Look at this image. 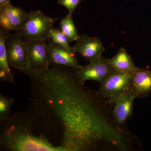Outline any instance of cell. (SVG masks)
<instances>
[{
  "label": "cell",
  "mask_w": 151,
  "mask_h": 151,
  "mask_svg": "<svg viewBox=\"0 0 151 151\" xmlns=\"http://www.w3.org/2000/svg\"><path fill=\"white\" fill-rule=\"evenodd\" d=\"M14 102V99L0 94V120L6 122L10 119L11 107Z\"/></svg>",
  "instance_id": "e0dca14e"
},
{
  "label": "cell",
  "mask_w": 151,
  "mask_h": 151,
  "mask_svg": "<svg viewBox=\"0 0 151 151\" xmlns=\"http://www.w3.org/2000/svg\"><path fill=\"white\" fill-rule=\"evenodd\" d=\"M2 148L10 151H63L45 138L35 136L29 126L10 123L2 130L0 137Z\"/></svg>",
  "instance_id": "7a4b0ae2"
},
{
  "label": "cell",
  "mask_w": 151,
  "mask_h": 151,
  "mask_svg": "<svg viewBox=\"0 0 151 151\" xmlns=\"http://www.w3.org/2000/svg\"><path fill=\"white\" fill-rule=\"evenodd\" d=\"M136 98L131 92H126L110 102L114 104L113 116L118 124H124L132 116L134 100Z\"/></svg>",
  "instance_id": "8fae6325"
},
{
  "label": "cell",
  "mask_w": 151,
  "mask_h": 151,
  "mask_svg": "<svg viewBox=\"0 0 151 151\" xmlns=\"http://www.w3.org/2000/svg\"><path fill=\"white\" fill-rule=\"evenodd\" d=\"M72 49L74 53H79L86 60L89 61L103 55L105 50V47L100 38L89 36L86 34L79 35Z\"/></svg>",
  "instance_id": "ba28073f"
},
{
  "label": "cell",
  "mask_w": 151,
  "mask_h": 151,
  "mask_svg": "<svg viewBox=\"0 0 151 151\" xmlns=\"http://www.w3.org/2000/svg\"><path fill=\"white\" fill-rule=\"evenodd\" d=\"M48 40L59 45L68 51L74 52L72 50V47L69 45L70 42L67 37L60 29L53 28L50 32Z\"/></svg>",
  "instance_id": "2e32d148"
},
{
  "label": "cell",
  "mask_w": 151,
  "mask_h": 151,
  "mask_svg": "<svg viewBox=\"0 0 151 151\" xmlns=\"http://www.w3.org/2000/svg\"><path fill=\"white\" fill-rule=\"evenodd\" d=\"M9 3H10V0H0V7L3 6Z\"/></svg>",
  "instance_id": "d6986e66"
},
{
  "label": "cell",
  "mask_w": 151,
  "mask_h": 151,
  "mask_svg": "<svg viewBox=\"0 0 151 151\" xmlns=\"http://www.w3.org/2000/svg\"><path fill=\"white\" fill-rule=\"evenodd\" d=\"M130 91L136 98L148 96L151 93V70L138 67L132 73Z\"/></svg>",
  "instance_id": "7c38bea8"
},
{
  "label": "cell",
  "mask_w": 151,
  "mask_h": 151,
  "mask_svg": "<svg viewBox=\"0 0 151 151\" xmlns=\"http://www.w3.org/2000/svg\"><path fill=\"white\" fill-rule=\"evenodd\" d=\"M108 62L113 70L119 72L132 73L138 68L124 47H121L115 56L108 59Z\"/></svg>",
  "instance_id": "5bb4252c"
},
{
  "label": "cell",
  "mask_w": 151,
  "mask_h": 151,
  "mask_svg": "<svg viewBox=\"0 0 151 151\" xmlns=\"http://www.w3.org/2000/svg\"><path fill=\"white\" fill-rule=\"evenodd\" d=\"M60 30L64 33L69 42L76 41L79 35L77 29L74 24L72 15L68 14L60 21Z\"/></svg>",
  "instance_id": "9a60e30c"
},
{
  "label": "cell",
  "mask_w": 151,
  "mask_h": 151,
  "mask_svg": "<svg viewBox=\"0 0 151 151\" xmlns=\"http://www.w3.org/2000/svg\"><path fill=\"white\" fill-rule=\"evenodd\" d=\"M6 52L9 65L17 70L29 67L27 57V42L17 33H9L6 39Z\"/></svg>",
  "instance_id": "5b68a950"
},
{
  "label": "cell",
  "mask_w": 151,
  "mask_h": 151,
  "mask_svg": "<svg viewBox=\"0 0 151 151\" xmlns=\"http://www.w3.org/2000/svg\"><path fill=\"white\" fill-rule=\"evenodd\" d=\"M27 51L30 68L42 70L50 67L47 44L40 39L32 40L27 42Z\"/></svg>",
  "instance_id": "52a82bcc"
},
{
  "label": "cell",
  "mask_w": 151,
  "mask_h": 151,
  "mask_svg": "<svg viewBox=\"0 0 151 151\" xmlns=\"http://www.w3.org/2000/svg\"><path fill=\"white\" fill-rule=\"evenodd\" d=\"M49 41L47 44L49 59L50 64L64 65L75 70L79 68L76 53L68 50L57 44Z\"/></svg>",
  "instance_id": "30bf717a"
},
{
  "label": "cell",
  "mask_w": 151,
  "mask_h": 151,
  "mask_svg": "<svg viewBox=\"0 0 151 151\" xmlns=\"http://www.w3.org/2000/svg\"><path fill=\"white\" fill-rule=\"evenodd\" d=\"M27 13L23 9L11 3L0 7V26L1 28L17 32L23 24Z\"/></svg>",
  "instance_id": "9c48e42d"
},
{
  "label": "cell",
  "mask_w": 151,
  "mask_h": 151,
  "mask_svg": "<svg viewBox=\"0 0 151 151\" xmlns=\"http://www.w3.org/2000/svg\"><path fill=\"white\" fill-rule=\"evenodd\" d=\"M132 73L113 70L100 82L98 93L109 103L124 92H131Z\"/></svg>",
  "instance_id": "277c9868"
},
{
  "label": "cell",
  "mask_w": 151,
  "mask_h": 151,
  "mask_svg": "<svg viewBox=\"0 0 151 151\" xmlns=\"http://www.w3.org/2000/svg\"><path fill=\"white\" fill-rule=\"evenodd\" d=\"M28 76L33 109L59 127L63 151L86 150L97 136L96 117L90 96L80 86L75 69L50 64L46 69H18Z\"/></svg>",
  "instance_id": "6da1fadb"
},
{
  "label": "cell",
  "mask_w": 151,
  "mask_h": 151,
  "mask_svg": "<svg viewBox=\"0 0 151 151\" xmlns=\"http://www.w3.org/2000/svg\"><path fill=\"white\" fill-rule=\"evenodd\" d=\"M109 62L103 55L89 61L86 65H81L76 70L78 81L83 84L87 81L101 82L113 71Z\"/></svg>",
  "instance_id": "8992f818"
},
{
  "label": "cell",
  "mask_w": 151,
  "mask_h": 151,
  "mask_svg": "<svg viewBox=\"0 0 151 151\" xmlns=\"http://www.w3.org/2000/svg\"><path fill=\"white\" fill-rule=\"evenodd\" d=\"M9 31L1 28L0 29V79L1 81H7L16 84L15 79L10 69L6 49V41Z\"/></svg>",
  "instance_id": "4fadbf2b"
},
{
  "label": "cell",
  "mask_w": 151,
  "mask_h": 151,
  "mask_svg": "<svg viewBox=\"0 0 151 151\" xmlns=\"http://www.w3.org/2000/svg\"><path fill=\"white\" fill-rule=\"evenodd\" d=\"M58 19L47 16L40 10L31 11L16 32L26 42L36 39L48 40L50 32Z\"/></svg>",
  "instance_id": "3957f363"
},
{
  "label": "cell",
  "mask_w": 151,
  "mask_h": 151,
  "mask_svg": "<svg viewBox=\"0 0 151 151\" xmlns=\"http://www.w3.org/2000/svg\"><path fill=\"white\" fill-rule=\"evenodd\" d=\"M82 0H58V4L65 7L68 14L72 15Z\"/></svg>",
  "instance_id": "ac0fdd59"
}]
</instances>
